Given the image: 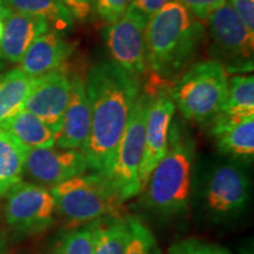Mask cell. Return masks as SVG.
<instances>
[{"instance_id": "6da1fadb", "label": "cell", "mask_w": 254, "mask_h": 254, "mask_svg": "<svg viewBox=\"0 0 254 254\" xmlns=\"http://www.w3.org/2000/svg\"><path fill=\"white\" fill-rule=\"evenodd\" d=\"M85 85L91 107V132L84 152L87 168L109 180L117 147L140 93V77L109 60L92 66Z\"/></svg>"}, {"instance_id": "7a4b0ae2", "label": "cell", "mask_w": 254, "mask_h": 254, "mask_svg": "<svg viewBox=\"0 0 254 254\" xmlns=\"http://www.w3.org/2000/svg\"><path fill=\"white\" fill-rule=\"evenodd\" d=\"M205 37L202 21L177 0H170L146 26V66L153 82H166L189 67Z\"/></svg>"}, {"instance_id": "3957f363", "label": "cell", "mask_w": 254, "mask_h": 254, "mask_svg": "<svg viewBox=\"0 0 254 254\" xmlns=\"http://www.w3.org/2000/svg\"><path fill=\"white\" fill-rule=\"evenodd\" d=\"M195 142L182 123H171L167 148L152 171L144 192L145 207L164 218L176 217L189 207L192 190Z\"/></svg>"}, {"instance_id": "277c9868", "label": "cell", "mask_w": 254, "mask_h": 254, "mask_svg": "<svg viewBox=\"0 0 254 254\" xmlns=\"http://www.w3.org/2000/svg\"><path fill=\"white\" fill-rule=\"evenodd\" d=\"M227 90L225 65L215 59H207L187 67L168 88V93L184 118L205 125L220 113Z\"/></svg>"}, {"instance_id": "5b68a950", "label": "cell", "mask_w": 254, "mask_h": 254, "mask_svg": "<svg viewBox=\"0 0 254 254\" xmlns=\"http://www.w3.org/2000/svg\"><path fill=\"white\" fill-rule=\"evenodd\" d=\"M56 212L72 225L105 218H122L123 201L106 178L80 174L51 187Z\"/></svg>"}, {"instance_id": "8992f818", "label": "cell", "mask_w": 254, "mask_h": 254, "mask_svg": "<svg viewBox=\"0 0 254 254\" xmlns=\"http://www.w3.org/2000/svg\"><path fill=\"white\" fill-rule=\"evenodd\" d=\"M151 98L150 90L139 93L114 155L109 182L123 202L141 193L139 168L144 154L145 125Z\"/></svg>"}, {"instance_id": "52a82bcc", "label": "cell", "mask_w": 254, "mask_h": 254, "mask_svg": "<svg viewBox=\"0 0 254 254\" xmlns=\"http://www.w3.org/2000/svg\"><path fill=\"white\" fill-rule=\"evenodd\" d=\"M212 39L211 55L227 62L236 72L250 71L253 64L254 33L226 1L206 18Z\"/></svg>"}, {"instance_id": "ba28073f", "label": "cell", "mask_w": 254, "mask_h": 254, "mask_svg": "<svg viewBox=\"0 0 254 254\" xmlns=\"http://www.w3.org/2000/svg\"><path fill=\"white\" fill-rule=\"evenodd\" d=\"M55 198L44 186L21 180L6 193L5 220L18 233H43L55 224Z\"/></svg>"}, {"instance_id": "9c48e42d", "label": "cell", "mask_w": 254, "mask_h": 254, "mask_svg": "<svg viewBox=\"0 0 254 254\" xmlns=\"http://www.w3.org/2000/svg\"><path fill=\"white\" fill-rule=\"evenodd\" d=\"M148 20L138 12L127 8L118 20L107 24L103 38L111 60L133 75L141 77L146 66L145 33Z\"/></svg>"}, {"instance_id": "30bf717a", "label": "cell", "mask_w": 254, "mask_h": 254, "mask_svg": "<svg viewBox=\"0 0 254 254\" xmlns=\"http://www.w3.org/2000/svg\"><path fill=\"white\" fill-rule=\"evenodd\" d=\"M205 206L218 219L241 213L250 200V180L237 163H224L213 168L205 187Z\"/></svg>"}, {"instance_id": "8fae6325", "label": "cell", "mask_w": 254, "mask_h": 254, "mask_svg": "<svg viewBox=\"0 0 254 254\" xmlns=\"http://www.w3.org/2000/svg\"><path fill=\"white\" fill-rule=\"evenodd\" d=\"M71 71L67 64L55 71L34 78L24 110L33 113L47 124L56 134L62 126V120L67 106L72 87Z\"/></svg>"}, {"instance_id": "7c38bea8", "label": "cell", "mask_w": 254, "mask_h": 254, "mask_svg": "<svg viewBox=\"0 0 254 254\" xmlns=\"http://www.w3.org/2000/svg\"><path fill=\"white\" fill-rule=\"evenodd\" d=\"M174 111H176V105L168 93V88H153L145 125L144 154L139 168L141 192L148 182L152 171L166 152L168 132H170Z\"/></svg>"}, {"instance_id": "4fadbf2b", "label": "cell", "mask_w": 254, "mask_h": 254, "mask_svg": "<svg viewBox=\"0 0 254 254\" xmlns=\"http://www.w3.org/2000/svg\"><path fill=\"white\" fill-rule=\"evenodd\" d=\"M87 170L85 153L63 148H32L27 151L24 174L41 186H56L69 178L84 174Z\"/></svg>"}, {"instance_id": "5bb4252c", "label": "cell", "mask_w": 254, "mask_h": 254, "mask_svg": "<svg viewBox=\"0 0 254 254\" xmlns=\"http://www.w3.org/2000/svg\"><path fill=\"white\" fill-rule=\"evenodd\" d=\"M91 132V107L86 93L85 78L74 74L68 103L57 133L56 146L63 150L85 152Z\"/></svg>"}, {"instance_id": "9a60e30c", "label": "cell", "mask_w": 254, "mask_h": 254, "mask_svg": "<svg viewBox=\"0 0 254 254\" xmlns=\"http://www.w3.org/2000/svg\"><path fill=\"white\" fill-rule=\"evenodd\" d=\"M75 47L77 44L66 40L62 33L50 28L28 47L20 60V68L30 77L38 78L66 65Z\"/></svg>"}, {"instance_id": "2e32d148", "label": "cell", "mask_w": 254, "mask_h": 254, "mask_svg": "<svg viewBox=\"0 0 254 254\" xmlns=\"http://www.w3.org/2000/svg\"><path fill=\"white\" fill-rule=\"evenodd\" d=\"M211 124L212 135L219 152L232 158L252 160L254 116H236L220 112Z\"/></svg>"}, {"instance_id": "e0dca14e", "label": "cell", "mask_w": 254, "mask_h": 254, "mask_svg": "<svg viewBox=\"0 0 254 254\" xmlns=\"http://www.w3.org/2000/svg\"><path fill=\"white\" fill-rule=\"evenodd\" d=\"M4 23L0 57L13 64L20 63L33 41L51 28L45 19L19 12H11Z\"/></svg>"}, {"instance_id": "ac0fdd59", "label": "cell", "mask_w": 254, "mask_h": 254, "mask_svg": "<svg viewBox=\"0 0 254 254\" xmlns=\"http://www.w3.org/2000/svg\"><path fill=\"white\" fill-rule=\"evenodd\" d=\"M0 131L13 136L27 150L56 146V132L43 120L26 110H21L2 124Z\"/></svg>"}, {"instance_id": "d6986e66", "label": "cell", "mask_w": 254, "mask_h": 254, "mask_svg": "<svg viewBox=\"0 0 254 254\" xmlns=\"http://www.w3.org/2000/svg\"><path fill=\"white\" fill-rule=\"evenodd\" d=\"M34 78L20 67H14L0 75V126L24 110Z\"/></svg>"}, {"instance_id": "ffe728a7", "label": "cell", "mask_w": 254, "mask_h": 254, "mask_svg": "<svg viewBox=\"0 0 254 254\" xmlns=\"http://www.w3.org/2000/svg\"><path fill=\"white\" fill-rule=\"evenodd\" d=\"M11 12L36 15L45 19L52 30L59 33L71 31L75 19L60 0H5Z\"/></svg>"}, {"instance_id": "44dd1931", "label": "cell", "mask_w": 254, "mask_h": 254, "mask_svg": "<svg viewBox=\"0 0 254 254\" xmlns=\"http://www.w3.org/2000/svg\"><path fill=\"white\" fill-rule=\"evenodd\" d=\"M27 151L13 136L0 131V195L21 182Z\"/></svg>"}, {"instance_id": "7402d4cb", "label": "cell", "mask_w": 254, "mask_h": 254, "mask_svg": "<svg viewBox=\"0 0 254 254\" xmlns=\"http://www.w3.org/2000/svg\"><path fill=\"white\" fill-rule=\"evenodd\" d=\"M222 113L236 116H254V77L237 74L228 79V90Z\"/></svg>"}, {"instance_id": "603a6c76", "label": "cell", "mask_w": 254, "mask_h": 254, "mask_svg": "<svg viewBox=\"0 0 254 254\" xmlns=\"http://www.w3.org/2000/svg\"><path fill=\"white\" fill-rule=\"evenodd\" d=\"M128 243V224L127 219H100L94 254H126Z\"/></svg>"}, {"instance_id": "cb8c5ba5", "label": "cell", "mask_w": 254, "mask_h": 254, "mask_svg": "<svg viewBox=\"0 0 254 254\" xmlns=\"http://www.w3.org/2000/svg\"><path fill=\"white\" fill-rule=\"evenodd\" d=\"M99 222L100 219L66 232L56 244L52 254H94Z\"/></svg>"}, {"instance_id": "d4e9b609", "label": "cell", "mask_w": 254, "mask_h": 254, "mask_svg": "<svg viewBox=\"0 0 254 254\" xmlns=\"http://www.w3.org/2000/svg\"><path fill=\"white\" fill-rule=\"evenodd\" d=\"M128 243L126 254H155L157 244L150 228L138 218H128Z\"/></svg>"}, {"instance_id": "484cf974", "label": "cell", "mask_w": 254, "mask_h": 254, "mask_svg": "<svg viewBox=\"0 0 254 254\" xmlns=\"http://www.w3.org/2000/svg\"><path fill=\"white\" fill-rule=\"evenodd\" d=\"M168 254H232L225 247L199 239H185L173 244Z\"/></svg>"}, {"instance_id": "4316f807", "label": "cell", "mask_w": 254, "mask_h": 254, "mask_svg": "<svg viewBox=\"0 0 254 254\" xmlns=\"http://www.w3.org/2000/svg\"><path fill=\"white\" fill-rule=\"evenodd\" d=\"M131 0H95L94 12L106 24H112L122 18Z\"/></svg>"}, {"instance_id": "83f0119b", "label": "cell", "mask_w": 254, "mask_h": 254, "mask_svg": "<svg viewBox=\"0 0 254 254\" xmlns=\"http://www.w3.org/2000/svg\"><path fill=\"white\" fill-rule=\"evenodd\" d=\"M200 20H206L212 12L226 2V0H177Z\"/></svg>"}, {"instance_id": "f1b7e54d", "label": "cell", "mask_w": 254, "mask_h": 254, "mask_svg": "<svg viewBox=\"0 0 254 254\" xmlns=\"http://www.w3.org/2000/svg\"><path fill=\"white\" fill-rule=\"evenodd\" d=\"M67 7L74 19L86 23L94 13L95 0H60Z\"/></svg>"}, {"instance_id": "f546056e", "label": "cell", "mask_w": 254, "mask_h": 254, "mask_svg": "<svg viewBox=\"0 0 254 254\" xmlns=\"http://www.w3.org/2000/svg\"><path fill=\"white\" fill-rule=\"evenodd\" d=\"M251 32L254 33V0H226Z\"/></svg>"}, {"instance_id": "4dcf8cb0", "label": "cell", "mask_w": 254, "mask_h": 254, "mask_svg": "<svg viewBox=\"0 0 254 254\" xmlns=\"http://www.w3.org/2000/svg\"><path fill=\"white\" fill-rule=\"evenodd\" d=\"M170 0H131L128 8L138 12L142 17L150 20L152 15H154L163 6Z\"/></svg>"}, {"instance_id": "1f68e13d", "label": "cell", "mask_w": 254, "mask_h": 254, "mask_svg": "<svg viewBox=\"0 0 254 254\" xmlns=\"http://www.w3.org/2000/svg\"><path fill=\"white\" fill-rule=\"evenodd\" d=\"M0 254H9V247L7 239L4 234L0 233Z\"/></svg>"}, {"instance_id": "d6a6232c", "label": "cell", "mask_w": 254, "mask_h": 254, "mask_svg": "<svg viewBox=\"0 0 254 254\" xmlns=\"http://www.w3.org/2000/svg\"><path fill=\"white\" fill-rule=\"evenodd\" d=\"M9 13H11V11H9V8L6 6L5 0H0V18H2L5 20Z\"/></svg>"}, {"instance_id": "836d02e7", "label": "cell", "mask_w": 254, "mask_h": 254, "mask_svg": "<svg viewBox=\"0 0 254 254\" xmlns=\"http://www.w3.org/2000/svg\"><path fill=\"white\" fill-rule=\"evenodd\" d=\"M6 63L7 62H5V60L0 57V75L2 74V71L6 68Z\"/></svg>"}, {"instance_id": "e575fe53", "label": "cell", "mask_w": 254, "mask_h": 254, "mask_svg": "<svg viewBox=\"0 0 254 254\" xmlns=\"http://www.w3.org/2000/svg\"><path fill=\"white\" fill-rule=\"evenodd\" d=\"M4 19L0 18V41H1V38H2V33H4Z\"/></svg>"}]
</instances>
